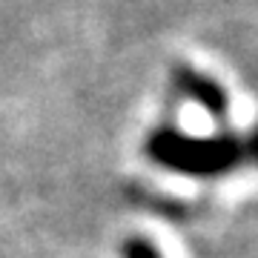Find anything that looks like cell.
Masks as SVG:
<instances>
[{
	"label": "cell",
	"mask_w": 258,
	"mask_h": 258,
	"mask_svg": "<svg viewBox=\"0 0 258 258\" xmlns=\"http://www.w3.org/2000/svg\"><path fill=\"white\" fill-rule=\"evenodd\" d=\"M152 164L186 178H221L258 166V126L218 129L212 135H189L178 126H158L144 141Z\"/></svg>",
	"instance_id": "cell-1"
},
{
	"label": "cell",
	"mask_w": 258,
	"mask_h": 258,
	"mask_svg": "<svg viewBox=\"0 0 258 258\" xmlns=\"http://www.w3.org/2000/svg\"><path fill=\"white\" fill-rule=\"evenodd\" d=\"M172 86L189 103H195L210 120L224 123L230 118V95H227V89L221 83L215 78H210L207 72H198L192 66H178L172 72Z\"/></svg>",
	"instance_id": "cell-2"
},
{
	"label": "cell",
	"mask_w": 258,
	"mask_h": 258,
	"mask_svg": "<svg viewBox=\"0 0 258 258\" xmlns=\"http://www.w3.org/2000/svg\"><path fill=\"white\" fill-rule=\"evenodd\" d=\"M120 255H123V258H164V255H161V249H158L152 241H149V238H141V235L123 241Z\"/></svg>",
	"instance_id": "cell-3"
}]
</instances>
